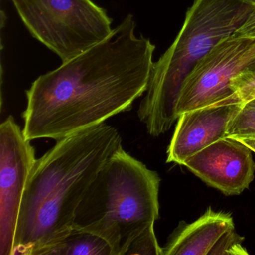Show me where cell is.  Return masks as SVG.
<instances>
[{
  "label": "cell",
  "mask_w": 255,
  "mask_h": 255,
  "mask_svg": "<svg viewBox=\"0 0 255 255\" xmlns=\"http://www.w3.org/2000/svg\"><path fill=\"white\" fill-rule=\"evenodd\" d=\"M35 147L9 116L0 125V255H13L20 205L36 162Z\"/></svg>",
  "instance_id": "obj_7"
},
{
  "label": "cell",
  "mask_w": 255,
  "mask_h": 255,
  "mask_svg": "<svg viewBox=\"0 0 255 255\" xmlns=\"http://www.w3.org/2000/svg\"><path fill=\"white\" fill-rule=\"evenodd\" d=\"M244 238L235 231V228L225 232L214 245L209 255H246L249 254L243 246Z\"/></svg>",
  "instance_id": "obj_15"
},
{
  "label": "cell",
  "mask_w": 255,
  "mask_h": 255,
  "mask_svg": "<svg viewBox=\"0 0 255 255\" xmlns=\"http://www.w3.org/2000/svg\"><path fill=\"white\" fill-rule=\"evenodd\" d=\"M252 152L239 140L225 137L192 155L181 165L222 193L239 195L255 178Z\"/></svg>",
  "instance_id": "obj_8"
},
{
  "label": "cell",
  "mask_w": 255,
  "mask_h": 255,
  "mask_svg": "<svg viewBox=\"0 0 255 255\" xmlns=\"http://www.w3.org/2000/svg\"><path fill=\"white\" fill-rule=\"evenodd\" d=\"M33 38L62 62L104 41L113 32L107 11L92 0H11Z\"/></svg>",
  "instance_id": "obj_5"
},
{
  "label": "cell",
  "mask_w": 255,
  "mask_h": 255,
  "mask_svg": "<svg viewBox=\"0 0 255 255\" xmlns=\"http://www.w3.org/2000/svg\"><path fill=\"white\" fill-rule=\"evenodd\" d=\"M163 255V249L158 243L154 225H150L135 237L125 255Z\"/></svg>",
  "instance_id": "obj_14"
},
{
  "label": "cell",
  "mask_w": 255,
  "mask_h": 255,
  "mask_svg": "<svg viewBox=\"0 0 255 255\" xmlns=\"http://www.w3.org/2000/svg\"><path fill=\"white\" fill-rule=\"evenodd\" d=\"M122 146L118 129L103 123L56 141L37 159L23 193L13 255H44L72 231L85 194Z\"/></svg>",
  "instance_id": "obj_2"
},
{
  "label": "cell",
  "mask_w": 255,
  "mask_h": 255,
  "mask_svg": "<svg viewBox=\"0 0 255 255\" xmlns=\"http://www.w3.org/2000/svg\"><path fill=\"white\" fill-rule=\"evenodd\" d=\"M249 3L252 4V5H255V0H246Z\"/></svg>",
  "instance_id": "obj_19"
},
{
  "label": "cell",
  "mask_w": 255,
  "mask_h": 255,
  "mask_svg": "<svg viewBox=\"0 0 255 255\" xmlns=\"http://www.w3.org/2000/svg\"><path fill=\"white\" fill-rule=\"evenodd\" d=\"M243 104H213L185 112L177 119L167 150V162L181 165L200 150L226 137L231 121Z\"/></svg>",
  "instance_id": "obj_9"
},
{
  "label": "cell",
  "mask_w": 255,
  "mask_h": 255,
  "mask_svg": "<svg viewBox=\"0 0 255 255\" xmlns=\"http://www.w3.org/2000/svg\"><path fill=\"white\" fill-rule=\"evenodd\" d=\"M234 92L228 104L244 105L255 98V56L231 81Z\"/></svg>",
  "instance_id": "obj_12"
},
{
  "label": "cell",
  "mask_w": 255,
  "mask_h": 255,
  "mask_svg": "<svg viewBox=\"0 0 255 255\" xmlns=\"http://www.w3.org/2000/svg\"><path fill=\"white\" fill-rule=\"evenodd\" d=\"M246 0H195L171 47L153 63L138 110L147 132L157 137L178 119L182 85L197 62L222 40L232 36L253 8Z\"/></svg>",
  "instance_id": "obj_3"
},
{
  "label": "cell",
  "mask_w": 255,
  "mask_h": 255,
  "mask_svg": "<svg viewBox=\"0 0 255 255\" xmlns=\"http://www.w3.org/2000/svg\"><path fill=\"white\" fill-rule=\"evenodd\" d=\"M128 14L99 44L40 76L26 90L23 133L59 141L131 110L147 90L155 45Z\"/></svg>",
  "instance_id": "obj_1"
},
{
  "label": "cell",
  "mask_w": 255,
  "mask_h": 255,
  "mask_svg": "<svg viewBox=\"0 0 255 255\" xmlns=\"http://www.w3.org/2000/svg\"><path fill=\"white\" fill-rule=\"evenodd\" d=\"M226 137H255V107L245 104L230 122Z\"/></svg>",
  "instance_id": "obj_13"
},
{
  "label": "cell",
  "mask_w": 255,
  "mask_h": 255,
  "mask_svg": "<svg viewBox=\"0 0 255 255\" xmlns=\"http://www.w3.org/2000/svg\"><path fill=\"white\" fill-rule=\"evenodd\" d=\"M234 228L230 213L209 208L195 222L174 231L162 248L163 255H209L221 237Z\"/></svg>",
  "instance_id": "obj_10"
},
{
  "label": "cell",
  "mask_w": 255,
  "mask_h": 255,
  "mask_svg": "<svg viewBox=\"0 0 255 255\" xmlns=\"http://www.w3.org/2000/svg\"><path fill=\"white\" fill-rule=\"evenodd\" d=\"M255 56V38L229 37L200 59L185 79L176 105L177 117L213 104H228L231 81Z\"/></svg>",
  "instance_id": "obj_6"
},
{
  "label": "cell",
  "mask_w": 255,
  "mask_h": 255,
  "mask_svg": "<svg viewBox=\"0 0 255 255\" xmlns=\"http://www.w3.org/2000/svg\"><path fill=\"white\" fill-rule=\"evenodd\" d=\"M246 104H247V105L249 106H251V107H255V99L252 100V101H249V102L246 103Z\"/></svg>",
  "instance_id": "obj_18"
},
{
  "label": "cell",
  "mask_w": 255,
  "mask_h": 255,
  "mask_svg": "<svg viewBox=\"0 0 255 255\" xmlns=\"http://www.w3.org/2000/svg\"><path fill=\"white\" fill-rule=\"evenodd\" d=\"M234 38H255V5L243 25L233 34Z\"/></svg>",
  "instance_id": "obj_16"
},
{
  "label": "cell",
  "mask_w": 255,
  "mask_h": 255,
  "mask_svg": "<svg viewBox=\"0 0 255 255\" xmlns=\"http://www.w3.org/2000/svg\"><path fill=\"white\" fill-rule=\"evenodd\" d=\"M44 255H113V252L108 242L102 237L87 231L73 229Z\"/></svg>",
  "instance_id": "obj_11"
},
{
  "label": "cell",
  "mask_w": 255,
  "mask_h": 255,
  "mask_svg": "<svg viewBox=\"0 0 255 255\" xmlns=\"http://www.w3.org/2000/svg\"><path fill=\"white\" fill-rule=\"evenodd\" d=\"M160 177L120 147L82 200L73 229L107 240L113 255H125L132 240L159 219Z\"/></svg>",
  "instance_id": "obj_4"
},
{
  "label": "cell",
  "mask_w": 255,
  "mask_h": 255,
  "mask_svg": "<svg viewBox=\"0 0 255 255\" xmlns=\"http://www.w3.org/2000/svg\"><path fill=\"white\" fill-rule=\"evenodd\" d=\"M246 144L252 152L255 153V137H249V138H234Z\"/></svg>",
  "instance_id": "obj_17"
}]
</instances>
